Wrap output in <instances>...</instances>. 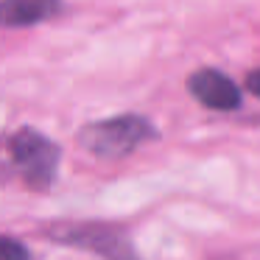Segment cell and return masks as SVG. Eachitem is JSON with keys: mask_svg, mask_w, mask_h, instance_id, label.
I'll use <instances>...</instances> for the list:
<instances>
[{"mask_svg": "<svg viewBox=\"0 0 260 260\" xmlns=\"http://www.w3.org/2000/svg\"><path fill=\"white\" fill-rule=\"evenodd\" d=\"M9 159L31 190H48L56 179L59 146L37 129H20L6 140Z\"/></svg>", "mask_w": 260, "mask_h": 260, "instance_id": "2", "label": "cell"}, {"mask_svg": "<svg viewBox=\"0 0 260 260\" xmlns=\"http://www.w3.org/2000/svg\"><path fill=\"white\" fill-rule=\"evenodd\" d=\"M157 137V129L148 123L140 115H118V118H107L98 120V123H90L81 129L79 143L95 157H126L135 148H140L143 143L154 140Z\"/></svg>", "mask_w": 260, "mask_h": 260, "instance_id": "1", "label": "cell"}, {"mask_svg": "<svg viewBox=\"0 0 260 260\" xmlns=\"http://www.w3.org/2000/svg\"><path fill=\"white\" fill-rule=\"evenodd\" d=\"M246 87H249V90H252L254 95L260 98V70H252V73H249V79H246Z\"/></svg>", "mask_w": 260, "mask_h": 260, "instance_id": "8", "label": "cell"}, {"mask_svg": "<svg viewBox=\"0 0 260 260\" xmlns=\"http://www.w3.org/2000/svg\"><path fill=\"white\" fill-rule=\"evenodd\" d=\"M0 260H31L28 249L9 235H0Z\"/></svg>", "mask_w": 260, "mask_h": 260, "instance_id": "6", "label": "cell"}, {"mask_svg": "<svg viewBox=\"0 0 260 260\" xmlns=\"http://www.w3.org/2000/svg\"><path fill=\"white\" fill-rule=\"evenodd\" d=\"M53 235L62 238V241L73 243V246H87V249H95L101 254H109V257H126V241H120L118 232L109 230V226H68L64 232L53 230Z\"/></svg>", "mask_w": 260, "mask_h": 260, "instance_id": "5", "label": "cell"}, {"mask_svg": "<svg viewBox=\"0 0 260 260\" xmlns=\"http://www.w3.org/2000/svg\"><path fill=\"white\" fill-rule=\"evenodd\" d=\"M187 90L193 92L199 104L207 109H218V112H232L241 107V90L238 84L224 76L221 70H196L187 79Z\"/></svg>", "mask_w": 260, "mask_h": 260, "instance_id": "3", "label": "cell"}, {"mask_svg": "<svg viewBox=\"0 0 260 260\" xmlns=\"http://www.w3.org/2000/svg\"><path fill=\"white\" fill-rule=\"evenodd\" d=\"M62 12L59 0H0V25L3 28H25L56 17Z\"/></svg>", "mask_w": 260, "mask_h": 260, "instance_id": "4", "label": "cell"}, {"mask_svg": "<svg viewBox=\"0 0 260 260\" xmlns=\"http://www.w3.org/2000/svg\"><path fill=\"white\" fill-rule=\"evenodd\" d=\"M9 165H12V159H9V148H6V154H3V143H0V182L9 176Z\"/></svg>", "mask_w": 260, "mask_h": 260, "instance_id": "7", "label": "cell"}]
</instances>
